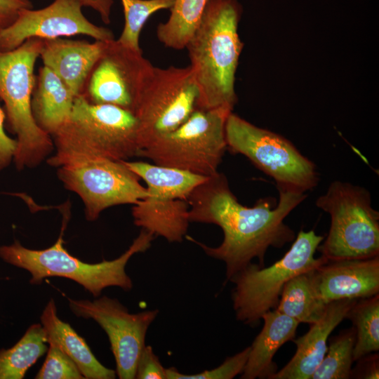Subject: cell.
Here are the masks:
<instances>
[{
  "label": "cell",
  "instance_id": "1",
  "mask_svg": "<svg viewBox=\"0 0 379 379\" xmlns=\"http://www.w3.org/2000/svg\"><path fill=\"white\" fill-rule=\"evenodd\" d=\"M279 198L260 199L252 207L241 204L231 191L226 176L217 172L207 177L188 196L190 222L214 224L223 232L222 243L208 246L191 237L208 256L223 261L226 279L250 265L254 258L264 267L270 247L281 248L295 239L294 231L284 222L286 216L307 197L305 192L277 187Z\"/></svg>",
  "mask_w": 379,
  "mask_h": 379
},
{
  "label": "cell",
  "instance_id": "2",
  "mask_svg": "<svg viewBox=\"0 0 379 379\" xmlns=\"http://www.w3.org/2000/svg\"><path fill=\"white\" fill-rule=\"evenodd\" d=\"M242 8L237 0H208L187 41L199 97L198 109H227L237 102L235 74L243 43L238 34Z\"/></svg>",
  "mask_w": 379,
  "mask_h": 379
},
{
  "label": "cell",
  "instance_id": "3",
  "mask_svg": "<svg viewBox=\"0 0 379 379\" xmlns=\"http://www.w3.org/2000/svg\"><path fill=\"white\" fill-rule=\"evenodd\" d=\"M55 153L47 164L56 167L75 156L128 161L139 157V122L129 110L112 105L93 104L81 94L76 96L71 114L52 136Z\"/></svg>",
  "mask_w": 379,
  "mask_h": 379
},
{
  "label": "cell",
  "instance_id": "4",
  "mask_svg": "<svg viewBox=\"0 0 379 379\" xmlns=\"http://www.w3.org/2000/svg\"><path fill=\"white\" fill-rule=\"evenodd\" d=\"M66 227L62 225L56 241L47 248L30 249L17 240L9 245H1L0 258L29 272L32 284H40L46 277H64L78 283L95 298L99 297L102 290L108 287H119L125 291L133 288V281L126 272V266L133 255L144 253L150 248L155 238L153 234L142 229L119 257L98 263H87L69 254L64 247L63 235Z\"/></svg>",
  "mask_w": 379,
  "mask_h": 379
},
{
  "label": "cell",
  "instance_id": "5",
  "mask_svg": "<svg viewBox=\"0 0 379 379\" xmlns=\"http://www.w3.org/2000/svg\"><path fill=\"white\" fill-rule=\"evenodd\" d=\"M44 39L30 38L18 48L0 51V98L10 130L16 135L13 162L21 171L38 166L55 149L53 138L36 123L31 107L34 67Z\"/></svg>",
  "mask_w": 379,
  "mask_h": 379
},
{
  "label": "cell",
  "instance_id": "6",
  "mask_svg": "<svg viewBox=\"0 0 379 379\" xmlns=\"http://www.w3.org/2000/svg\"><path fill=\"white\" fill-rule=\"evenodd\" d=\"M324 237L314 230H300L290 249L268 267L251 263L229 281L233 310L237 321L254 326L267 312L276 309L285 284L295 276L326 263L324 256L314 255Z\"/></svg>",
  "mask_w": 379,
  "mask_h": 379
},
{
  "label": "cell",
  "instance_id": "7",
  "mask_svg": "<svg viewBox=\"0 0 379 379\" xmlns=\"http://www.w3.org/2000/svg\"><path fill=\"white\" fill-rule=\"evenodd\" d=\"M316 206L331 217L327 237L317 248L322 256L331 261L379 256V213L366 189L335 180Z\"/></svg>",
  "mask_w": 379,
  "mask_h": 379
},
{
  "label": "cell",
  "instance_id": "8",
  "mask_svg": "<svg viewBox=\"0 0 379 379\" xmlns=\"http://www.w3.org/2000/svg\"><path fill=\"white\" fill-rule=\"evenodd\" d=\"M123 162L147 184V197L131 209L134 224L168 242L182 241L190 222L187 199L207 177L143 161Z\"/></svg>",
  "mask_w": 379,
  "mask_h": 379
},
{
  "label": "cell",
  "instance_id": "9",
  "mask_svg": "<svg viewBox=\"0 0 379 379\" xmlns=\"http://www.w3.org/2000/svg\"><path fill=\"white\" fill-rule=\"evenodd\" d=\"M231 112L224 108L197 109L180 126L148 144L139 157L157 165L211 176L218 172L227 149L225 124Z\"/></svg>",
  "mask_w": 379,
  "mask_h": 379
},
{
  "label": "cell",
  "instance_id": "10",
  "mask_svg": "<svg viewBox=\"0 0 379 379\" xmlns=\"http://www.w3.org/2000/svg\"><path fill=\"white\" fill-rule=\"evenodd\" d=\"M227 149L247 157L273 178L277 187L302 192L319 180L316 165L283 136L258 127L231 112L225 124Z\"/></svg>",
  "mask_w": 379,
  "mask_h": 379
},
{
  "label": "cell",
  "instance_id": "11",
  "mask_svg": "<svg viewBox=\"0 0 379 379\" xmlns=\"http://www.w3.org/2000/svg\"><path fill=\"white\" fill-rule=\"evenodd\" d=\"M64 187L77 194L84 205L87 220H96L112 206L137 204L147 197L139 177L123 161L75 156L55 167Z\"/></svg>",
  "mask_w": 379,
  "mask_h": 379
},
{
  "label": "cell",
  "instance_id": "12",
  "mask_svg": "<svg viewBox=\"0 0 379 379\" xmlns=\"http://www.w3.org/2000/svg\"><path fill=\"white\" fill-rule=\"evenodd\" d=\"M199 97L190 66L154 67L132 112L139 122L141 150L184 123L198 109Z\"/></svg>",
  "mask_w": 379,
  "mask_h": 379
},
{
  "label": "cell",
  "instance_id": "13",
  "mask_svg": "<svg viewBox=\"0 0 379 379\" xmlns=\"http://www.w3.org/2000/svg\"><path fill=\"white\" fill-rule=\"evenodd\" d=\"M67 300L75 316L94 320L107 333L118 378H135L137 361L145 345L147 330L157 318L159 310L130 313L118 299L107 295L93 300L69 298Z\"/></svg>",
  "mask_w": 379,
  "mask_h": 379
},
{
  "label": "cell",
  "instance_id": "14",
  "mask_svg": "<svg viewBox=\"0 0 379 379\" xmlns=\"http://www.w3.org/2000/svg\"><path fill=\"white\" fill-rule=\"evenodd\" d=\"M154 67L142 51L109 41L81 94L93 104L115 105L132 112Z\"/></svg>",
  "mask_w": 379,
  "mask_h": 379
},
{
  "label": "cell",
  "instance_id": "15",
  "mask_svg": "<svg viewBox=\"0 0 379 379\" xmlns=\"http://www.w3.org/2000/svg\"><path fill=\"white\" fill-rule=\"evenodd\" d=\"M81 0H54L48 6L21 11L16 20L0 30V51L13 50L27 39H53L78 34L95 41L114 39L113 32L90 22L82 12Z\"/></svg>",
  "mask_w": 379,
  "mask_h": 379
},
{
  "label": "cell",
  "instance_id": "16",
  "mask_svg": "<svg viewBox=\"0 0 379 379\" xmlns=\"http://www.w3.org/2000/svg\"><path fill=\"white\" fill-rule=\"evenodd\" d=\"M310 275L317 293L326 304L379 294V256L328 260L311 270Z\"/></svg>",
  "mask_w": 379,
  "mask_h": 379
},
{
  "label": "cell",
  "instance_id": "17",
  "mask_svg": "<svg viewBox=\"0 0 379 379\" xmlns=\"http://www.w3.org/2000/svg\"><path fill=\"white\" fill-rule=\"evenodd\" d=\"M357 299H343L329 302L323 316L310 324L309 331L293 341L295 354L271 379H311L326 353L327 340L331 332L346 319L350 309Z\"/></svg>",
  "mask_w": 379,
  "mask_h": 379
},
{
  "label": "cell",
  "instance_id": "18",
  "mask_svg": "<svg viewBox=\"0 0 379 379\" xmlns=\"http://www.w3.org/2000/svg\"><path fill=\"white\" fill-rule=\"evenodd\" d=\"M107 43L62 38L44 39L40 57L44 65L56 74L77 96L81 93L89 74L103 54Z\"/></svg>",
  "mask_w": 379,
  "mask_h": 379
},
{
  "label": "cell",
  "instance_id": "19",
  "mask_svg": "<svg viewBox=\"0 0 379 379\" xmlns=\"http://www.w3.org/2000/svg\"><path fill=\"white\" fill-rule=\"evenodd\" d=\"M263 326L250 346L241 379L269 378L277 371L273 358L286 342L293 340L299 322L277 309L265 313Z\"/></svg>",
  "mask_w": 379,
  "mask_h": 379
},
{
  "label": "cell",
  "instance_id": "20",
  "mask_svg": "<svg viewBox=\"0 0 379 379\" xmlns=\"http://www.w3.org/2000/svg\"><path fill=\"white\" fill-rule=\"evenodd\" d=\"M46 343L58 346L76 364L84 378L114 379L116 371L102 365L85 340L57 314L55 300L51 298L41 317Z\"/></svg>",
  "mask_w": 379,
  "mask_h": 379
},
{
  "label": "cell",
  "instance_id": "21",
  "mask_svg": "<svg viewBox=\"0 0 379 379\" xmlns=\"http://www.w3.org/2000/svg\"><path fill=\"white\" fill-rule=\"evenodd\" d=\"M75 98L56 74L44 65L41 67L31 102L37 125L53 136L68 119Z\"/></svg>",
  "mask_w": 379,
  "mask_h": 379
},
{
  "label": "cell",
  "instance_id": "22",
  "mask_svg": "<svg viewBox=\"0 0 379 379\" xmlns=\"http://www.w3.org/2000/svg\"><path fill=\"white\" fill-rule=\"evenodd\" d=\"M310 272L295 276L285 284L276 309L299 323L312 324L323 316L328 304L317 293Z\"/></svg>",
  "mask_w": 379,
  "mask_h": 379
},
{
  "label": "cell",
  "instance_id": "23",
  "mask_svg": "<svg viewBox=\"0 0 379 379\" xmlns=\"http://www.w3.org/2000/svg\"><path fill=\"white\" fill-rule=\"evenodd\" d=\"M41 324H34L9 348H0V379H22L28 369L47 352Z\"/></svg>",
  "mask_w": 379,
  "mask_h": 379
},
{
  "label": "cell",
  "instance_id": "24",
  "mask_svg": "<svg viewBox=\"0 0 379 379\" xmlns=\"http://www.w3.org/2000/svg\"><path fill=\"white\" fill-rule=\"evenodd\" d=\"M208 0H174L166 22L157 28V36L166 47L185 48L198 26Z\"/></svg>",
  "mask_w": 379,
  "mask_h": 379
},
{
  "label": "cell",
  "instance_id": "25",
  "mask_svg": "<svg viewBox=\"0 0 379 379\" xmlns=\"http://www.w3.org/2000/svg\"><path fill=\"white\" fill-rule=\"evenodd\" d=\"M353 324L356 340L353 359L361 358L379 350V294L359 299L347 313L346 317Z\"/></svg>",
  "mask_w": 379,
  "mask_h": 379
},
{
  "label": "cell",
  "instance_id": "26",
  "mask_svg": "<svg viewBox=\"0 0 379 379\" xmlns=\"http://www.w3.org/2000/svg\"><path fill=\"white\" fill-rule=\"evenodd\" d=\"M356 340L354 326L332 338L326 354L311 379H347L352 375Z\"/></svg>",
  "mask_w": 379,
  "mask_h": 379
},
{
  "label": "cell",
  "instance_id": "27",
  "mask_svg": "<svg viewBox=\"0 0 379 379\" xmlns=\"http://www.w3.org/2000/svg\"><path fill=\"white\" fill-rule=\"evenodd\" d=\"M173 1L174 0H121L125 21L117 41L133 50L142 51L140 35L146 22L154 13L160 10H170Z\"/></svg>",
  "mask_w": 379,
  "mask_h": 379
},
{
  "label": "cell",
  "instance_id": "28",
  "mask_svg": "<svg viewBox=\"0 0 379 379\" xmlns=\"http://www.w3.org/2000/svg\"><path fill=\"white\" fill-rule=\"evenodd\" d=\"M250 347L229 357L218 366L195 374H185L174 367L166 368V379H232L241 374L246 364Z\"/></svg>",
  "mask_w": 379,
  "mask_h": 379
},
{
  "label": "cell",
  "instance_id": "29",
  "mask_svg": "<svg viewBox=\"0 0 379 379\" xmlns=\"http://www.w3.org/2000/svg\"><path fill=\"white\" fill-rule=\"evenodd\" d=\"M36 379H84L74 362L58 346L48 344L45 361L36 373Z\"/></svg>",
  "mask_w": 379,
  "mask_h": 379
},
{
  "label": "cell",
  "instance_id": "30",
  "mask_svg": "<svg viewBox=\"0 0 379 379\" xmlns=\"http://www.w3.org/2000/svg\"><path fill=\"white\" fill-rule=\"evenodd\" d=\"M135 378L166 379V368L150 345H145L138 357Z\"/></svg>",
  "mask_w": 379,
  "mask_h": 379
},
{
  "label": "cell",
  "instance_id": "31",
  "mask_svg": "<svg viewBox=\"0 0 379 379\" xmlns=\"http://www.w3.org/2000/svg\"><path fill=\"white\" fill-rule=\"evenodd\" d=\"M5 112L0 107V171L13 161L17 149V140L9 137L4 130Z\"/></svg>",
  "mask_w": 379,
  "mask_h": 379
},
{
  "label": "cell",
  "instance_id": "32",
  "mask_svg": "<svg viewBox=\"0 0 379 379\" xmlns=\"http://www.w3.org/2000/svg\"><path fill=\"white\" fill-rule=\"evenodd\" d=\"M32 8L30 0H0V30L11 25L21 11Z\"/></svg>",
  "mask_w": 379,
  "mask_h": 379
},
{
  "label": "cell",
  "instance_id": "33",
  "mask_svg": "<svg viewBox=\"0 0 379 379\" xmlns=\"http://www.w3.org/2000/svg\"><path fill=\"white\" fill-rule=\"evenodd\" d=\"M83 6H87L97 11L102 22L105 24L110 22L113 0H81Z\"/></svg>",
  "mask_w": 379,
  "mask_h": 379
},
{
  "label": "cell",
  "instance_id": "34",
  "mask_svg": "<svg viewBox=\"0 0 379 379\" xmlns=\"http://www.w3.org/2000/svg\"><path fill=\"white\" fill-rule=\"evenodd\" d=\"M361 361V378H378L379 370H378V354L371 355L368 354L360 359L357 360Z\"/></svg>",
  "mask_w": 379,
  "mask_h": 379
}]
</instances>
